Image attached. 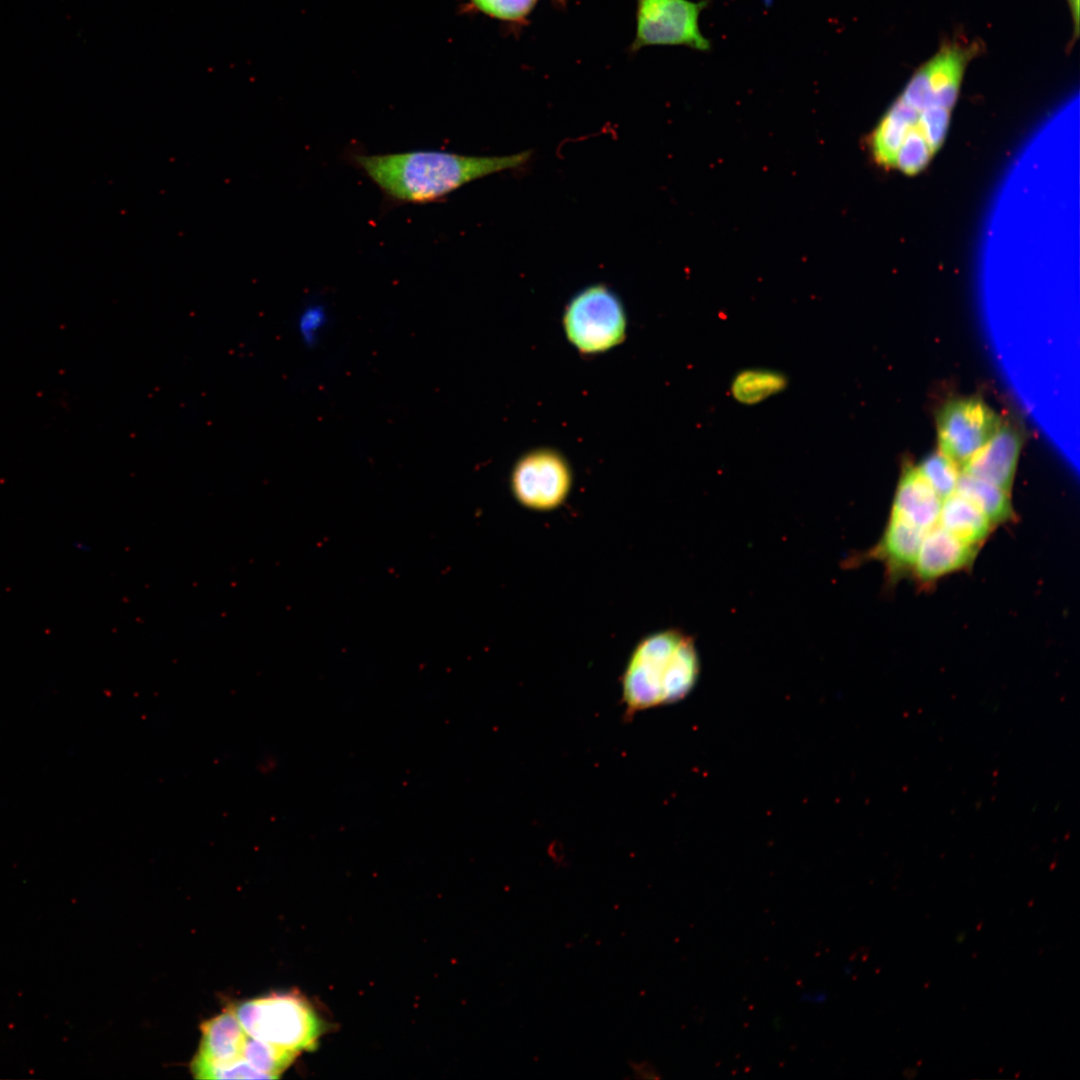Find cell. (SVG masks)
Returning a JSON list of instances; mask_svg holds the SVG:
<instances>
[{
    "label": "cell",
    "mask_w": 1080,
    "mask_h": 1080,
    "mask_svg": "<svg viewBox=\"0 0 1080 1080\" xmlns=\"http://www.w3.org/2000/svg\"><path fill=\"white\" fill-rule=\"evenodd\" d=\"M531 151L504 156H469L418 150L353 156V162L392 200L405 203L437 201L485 176L524 166Z\"/></svg>",
    "instance_id": "cell-1"
},
{
    "label": "cell",
    "mask_w": 1080,
    "mask_h": 1080,
    "mask_svg": "<svg viewBox=\"0 0 1080 1080\" xmlns=\"http://www.w3.org/2000/svg\"><path fill=\"white\" fill-rule=\"evenodd\" d=\"M700 669L695 640L688 633L671 628L643 638L622 677L626 714L682 700L695 687Z\"/></svg>",
    "instance_id": "cell-2"
},
{
    "label": "cell",
    "mask_w": 1080,
    "mask_h": 1080,
    "mask_svg": "<svg viewBox=\"0 0 1080 1080\" xmlns=\"http://www.w3.org/2000/svg\"><path fill=\"white\" fill-rule=\"evenodd\" d=\"M248 1036L296 1054L316 1047L322 1023L311 1005L296 993L251 999L233 1008Z\"/></svg>",
    "instance_id": "cell-3"
},
{
    "label": "cell",
    "mask_w": 1080,
    "mask_h": 1080,
    "mask_svg": "<svg viewBox=\"0 0 1080 1080\" xmlns=\"http://www.w3.org/2000/svg\"><path fill=\"white\" fill-rule=\"evenodd\" d=\"M563 327L569 342L585 354L605 352L625 337L627 318L619 297L596 284L578 292L568 303Z\"/></svg>",
    "instance_id": "cell-4"
},
{
    "label": "cell",
    "mask_w": 1080,
    "mask_h": 1080,
    "mask_svg": "<svg viewBox=\"0 0 1080 1080\" xmlns=\"http://www.w3.org/2000/svg\"><path fill=\"white\" fill-rule=\"evenodd\" d=\"M707 5L708 0H636V29L631 50L655 45L710 50V41L699 27L700 13Z\"/></svg>",
    "instance_id": "cell-5"
},
{
    "label": "cell",
    "mask_w": 1080,
    "mask_h": 1080,
    "mask_svg": "<svg viewBox=\"0 0 1080 1080\" xmlns=\"http://www.w3.org/2000/svg\"><path fill=\"white\" fill-rule=\"evenodd\" d=\"M510 482L513 496L522 506L550 511L566 500L572 486V472L559 452L540 448L519 458Z\"/></svg>",
    "instance_id": "cell-6"
},
{
    "label": "cell",
    "mask_w": 1080,
    "mask_h": 1080,
    "mask_svg": "<svg viewBox=\"0 0 1080 1080\" xmlns=\"http://www.w3.org/2000/svg\"><path fill=\"white\" fill-rule=\"evenodd\" d=\"M1001 425L1000 417L982 400H951L937 416L939 451L962 469Z\"/></svg>",
    "instance_id": "cell-7"
},
{
    "label": "cell",
    "mask_w": 1080,
    "mask_h": 1080,
    "mask_svg": "<svg viewBox=\"0 0 1080 1080\" xmlns=\"http://www.w3.org/2000/svg\"><path fill=\"white\" fill-rule=\"evenodd\" d=\"M1023 438L1015 427L1002 424L962 467L961 471L1010 491Z\"/></svg>",
    "instance_id": "cell-8"
},
{
    "label": "cell",
    "mask_w": 1080,
    "mask_h": 1080,
    "mask_svg": "<svg viewBox=\"0 0 1080 1080\" xmlns=\"http://www.w3.org/2000/svg\"><path fill=\"white\" fill-rule=\"evenodd\" d=\"M974 554V545L937 524L925 532L913 569L919 579L932 581L967 566Z\"/></svg>",
    "instance_id": "cell-9"
},
{
    "label": "cell",
    "mask_w": 1080,
    "mask_h": 1080,
    "mask_svg": "<svg viewBox=\"0 0 1080 1080\" xmlns=\"http://www.w3.org/2000/svg\"><path fill=\"white\" fill-rule=\"evenodd\" d=\"M941 504L918 468L908 467L898 482L890 516L926 532L938 524Z\"/></svg>",
    "instance_id": "cell-10"
},
{
    "label": "cell",
    "mask_w": 1080,
    "mask_h": 1080,
    "mask_svg": "<svg viewBox=\"0 0 1080 1080\" xmlns=\"http://www.w3.org/2000/svg\"><path fill=\"white\" fill-rule=\"evenodd\" d=\"M195 1056L210 1061H231L242 1058L248 1037L233 1009L204 1021Z\"/></svg>",
    "instance_id": "cell-11"
},
{
    "label": "cell",
    "mask_w": 1080,
    "mask_h": 1080,
    "mask_svg": "<svg viewBox=\"0 0 1080 1080\" xmlns=\"http://www.w3.org/2000/svg\"><path fill=\"white\" fill-rule=\"evenodd\" d=\"M919 111L898 97L870 136L874 160L884 168H894L896 154L906 134L917 124Z\"/></svg>",
    "instance_id": "cell-12"
},
{
    "label": "cell",
    "mask_w": 1080,
    "mask_h": 1080,
    "mask_svg": "<svg viewBox=\"0 0 1080 1080\" xmlns=\"http://www.w3.org/2000/svg\"><path fill=\"white\" fill-rule=\"evenodd\" d=\"M924 534L920 528L890 516L879 542L866 557L883 561L894 572L913 568Z\"/></svg>",
    "instance_id": "cell-13"
},
{
    "label": "cell",
    "mask_w": 1080,
    "mask_h": 1080,
    "mask_svg": "<svg viewBox=\"0 0 1080 1080\" xmlns=\"http://www.w3.org/2000/svg\"><path fill=\"white\" fill-rule=\"evenodd\" d=\"M938 525L975 546L989 534L992 523L975 504L954 492L942 500Z\"/></svg>",
    "instance_id": "cell-14"
},
{
    "label": "cell",
    "mask_w": 1080,
    "mask_h": 1080,
    "mask_svg": "<svg viewBox=\"0 0 1080 1080\" xmlns=\"http://www.w3.org/2000/svg\"><path fill=\"white\" fill-rule=\"evenodd\" d=\"M955 492L975 504L992 524L1012 516L1009 492L991 482L961 471Z\"/></svg>",
    "instance_id": "cell-15"
},
{
    "label": "cell",
    "mask_w": 1080,
    "mask_h": 1080,
    "mask_svg": "<svg viewBox=\"0 0 1080 1080\" xmlns=\"http://www.w3.org/2000/svg\"><path fill=\"white\" fill-rule=\"evenodd\" d=\"M786 376L770 368H747L738 372L730 385L735 401L755 405L782 392L787 386Z\"/></svg>",
    "instance_id": "cell-16"
},
{
    "label": "cell",
    "mask_w": 1080,
    "mask_h": 1080,
    "mask_svg": "<svg viewBox=\"0 0 1080 1080\" xmlns=\"http://www.w3.org/2000/svg\"><path fill=\"white\" fill-rule=\"evenodd\" d=\"M297 1055L290 1050L250 1036L247 1037L242 1052V1057L268 1079L278 1078Z\"/></svg>",
    "instance_id": "cell-17"
},
{
    "label": "cell",
    "mask_w": 1080,
    "mask_h": 1080,
    "mask_svg": "<svg viewBox=\"0 0 1080 1080\" xmlns=\"http://www.w3.org/2000/svg\"><path fill=\"white\" fill-rule=\"evenodd\" d=\"M917 468L942 500L955 492L961 469L940 451L926 457Z\"/></svg>",
    "instance_id": "cell-18"
},
{
    "label": "cell",
    "mask_w": 1080,
    "mask_h": 1080,
    "mask_svg": "<svg viewBox=\"0 0 1080 1080\" xmlns=\"http://www.w3.org/2000/svg\"><path fill=\"white\" fill-rule=\"evenodd\" d=\"M933 155V150L916 124L906 134L896 154L894 168L906 175H915L928 165Z\"/></svg>",
    "instance_id": "cell-19"
},
{
    "label": "cell",
    "mask_w": 1080,
    "mask_h": 1080,
    "mask_svg": "<svg viewBox=\"0 0 1080 1080\" xmlns=\"http://www.w3.org/2000/svg\"><path fill=\"white\" fill-rule=\"evenodd\" d=\"M191 1072L197 1079H268L243 1057L231 1061H210L194 1056Z\"/></svg>",
    "instance_id": "cell-20"
},
{
    "label": "cell",
    "mask_w": 1080,
    "mask_h": 1080,
    "mask_svg": "<svg viewBox=\"0 0 1080 1080\" xmlns=\"http://www.w3.org/2000/svg\"><path fill=\"white\" fill-rule=\"evenodd\" d=\"M480 12L510 23L527 20L538 0H470Z\"/></svg>",
    "instance_id": "cell-21"
},
{
    "label": "cell",
    "mask_w": 1080,
    "mask_h": 1080,
    "mask_svg": "<svg viewBox=\"0 0 1080 1080\" xmlns=\"http://www.w3.org/2000/svg\"><path fill=\"white\" fill-rule=\"evenodd\" d=\"M329 324V314L320 303H311L302 308L296 319L297 334L303 344L313 346L325 333Z\"/></svg>",
    "instance_id": "cell-22"
},
{
    "label": "cell",
    "mask_w": 1080,
    "mask_h": 1080,
    "mask_svg": "<svg viewBox=\"0 0 1080 1080\" xmlns=\"http://www.w3.org/2000/svg\"><path fill=\"white\" fill-rule=\"evenodd\" d=\"M950 116L951 110L940 106H931L927 109L919 110L917 124L934 153L944 142L950 123Z\"/></svg>",
    "instance_id": "cell-23"
},
{
    "label": "cell",
    "mask_w": 1080,
    "mask_h": 1080,
    "mask_svg": "<svg viewBox=\"0 0 1080 1080\" xmlns=\"http://www.w3.org/2000/svg\"><path fill=\"white\" fill-rule=\"evenodd\" d=\"M634 1073L639 1078H657L655 1068L648 1063H634L632 1065Z\"/></svg>",
    "instance_id": "cell-24"
},
{
    "label": "cell",
    "mask_w": 1080,
    "mask_h": 1080,
    "mask_svg": "<svg viewBox=\"0 0 1080 1080\" xmlns=\"http://www.w3.org/2000/svg\"><path fill=\"white\" fill-rule=\"evenodd\" d=\"M1067 1H1068V4H1069V7L1071 9V14H1072L1073 20H1074V27H1075L1074 33L1077 36V34H1078V20H1079V18H1078L1079 0H1067Z\"/></svg>",
    "instance_id": "cell-25"
}]
</instances>
